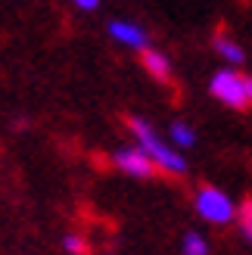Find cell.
Segmentation results:
<instances>
[{"instance_id": "ba28073f", "label": "cell", "mask_w": 252, "mask_h": 255, "mask_svg": "<svg viewBox=\"0 0 252 255\" xmlns=\"http://www.w3.org/2000/svg\"><path fill=\"white\" fill-rule=\"evenodd\" d=\"M168 131H171V140H174L181 149H190V146L196 143V134H193V128L187 125V122H171Z\"/></svg>"}, {"instance_id": "8992f818", "label": "cell", "mask_w": 252, "mask_h": 255, "mask_svg": "<svg viewBox=\"0 0 252 255\" xmlns=\"http://www.w3.org/2000/svg\"><path fill=\"white\" fill-rule=\"evenodd\" d=\"M212 47L218 50V53L228 59V62H234V66H243L246 62V53H243V47L234 41V37H228V31H224V22L218 25V31H215V37H212Z\"/></svg>"}, {"instance_id": "7a4b0ae2", "label": "cell", "mask_w": 252, "mask_h": 255, "mask_svg": "<svg viewBox=\"0 0 252 255\" xmlns=\"http://www.w3.org/2000/svg\"><path fill=\"white\" fill-rule=\"evenodd\" d=\"M209 91L215 100H221L224 106H231L237 112H246L249 109V97H246V87H243V75L234 72V69H221L212 75L209 81Z\"/></svg>"}, {"instance_id": "30bf717a", "label": "cell", "mask_w": 252, "mask_h": 255, "mask_svg": "<svg viewBox=\"0 0 252 255\" xmlns=\"http://www.w3.org/2000/svg\"><path fill=\"white\" fill-rule=\"evenodd\" d=\"M237 221H240L243 237L252 243V196H246V199H243V206L237 209Z\"/></svg>"}, {"instance_id": "277c9868", "label": "cell", "mask_w": 252, "mask_h": 255, "mask_svg": "<svg viewBox=\"0 0 252 255\" xmlns=\"http://www.w3.org/2000/svg\"><path fill=\"white\" fill-rule=\"evenodd\" d=\"M116 165L125 174H134V177H153L159 171L153 156H149L146 149H140V146H122L116 152Z\"/></svg>"}, {"instance_id": "3957f363", "label": "cell", "mask_w": 252, "mask_h": 255, "mask_svg": "<svg viewBox=\"0 0 252 255\" xmlns=\"http://www.w3.org/2000/svg\"><path fill=\"white\" fill-rule=\"evenodd\" d=\"M196 212L199 218H206L212 224H231L237 218V209H234V199L228 193H221L218 187L203 184L196 193Z\"/></svg>"}, {"instance_id": "4fadbf2b", "label": "cell", "mask_w": 252, "mask_h": 255, "mask_svg": "<svg viewBox=\"0 0 252 255\" xmlns=\"http://www.w3.org/2000/svg\"><path fill=\"white\" fill-rule=\"evenodd\" d=\"M243 87H246V97H249V106H252V75H243Z\"/></svg>"}, {"instance_id": "6da1fadb", "label": "cell", "mask_w": 252, "mask_h": 255, "mask_svg": "<svg viewBox=\"0 0 252 255\" xmlns=\"http://www.w3.org/2000/svg\"><path fill=\"white\" fill-rule=\"evenodd\" d=\"M128 128L134 131V137H137V143H140V149H146L149 156H153V162L159 165L162 171H171V174H184V171H187V159L181 156L178 149H171L165 140H159L156 131H153V128H149L143 119L128 116Z\"/></svg>"}, {"instance_id": "5b68a950", "label": "cell", "mask_w": 252, "mask_h": 255, "mask_svg": "<svg viewBox=\"0 0 252 255\" xmlns=\"http://www.w3.org/2000/svg\"><path fill=\"white\" fill-rule=\"evenodd\" d=\"M109 34L116 37V41L134 47V50H146V41H149L146 31L140 28V25H134V22H122V19L109 22Z\"/></svg>"}, {"instance_id": "7c38bea8", "label": "cell", "mask_w": 252, "mask_h": 255, "mask_svg": "<svg viewBox=\"0 0 252 255\" xmlns=\"http://www.w3.org/2000/svg\"><path fill=\"white\" fill-rule=\"evenodd\" d=\"M75 3H78L81 9H97V6H100V0H75Z\"/></svg>"}, {"instance_id": "52a82bcc", "label": "cell", "mask_w": 252, "mask_h": 255, "mask_svg": "<svg viewBox=\"0 0 252 255\" xmlns=\"http://www.w3.org/2000/svg\"><path fill=\"white\" fill-rule=\"evenodd\" d=\"M140 62H143V69L153 75L156 81H168V78H171V62L162 56L159 50H149V47L140 50Z\"/></svg>"}, {"instance_id": "8fae6325", "label": "cell", "mask_w": 252, "mask_h": 255, "mask_svg": "<svg viewBox=\"0 0 252 255\" xmlns=\"http://www.w3.org/2000/svg\"><path fill=\"white\" fill-rule=\"evenodd\" d=\"M62 246H66L72 255H84V252H87V243H84L81 237H75V234H72V237H66V243H62Z\"/></svg>"}, {"instance_id": "9c48e42d", "label": "cell", "mask_w": 252, "mask_h": 255, "mask_svg": "<svg viewBox=\"0 0 252 255\" xmlns=\"http://www.w3.org/2000/svg\"><path fill=\"white\" fill-rule=\"evenodd\" d=\"M181 252H184V255H209V243H206V240L199 237L196 231H190V234H184Z\"/></svg>"}]
</instances>
